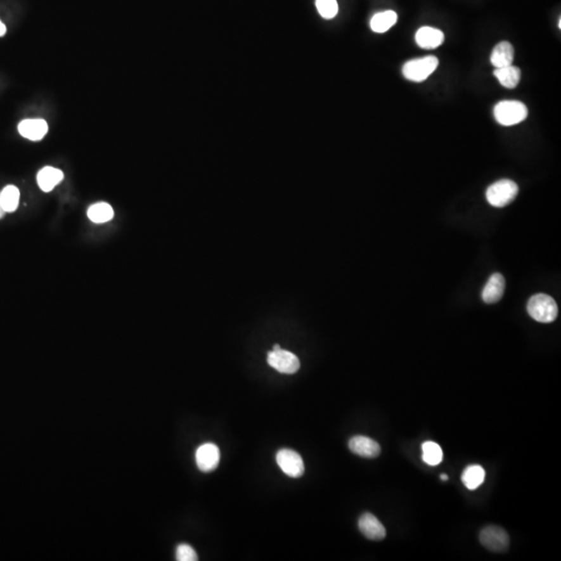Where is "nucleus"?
<instances>
[{
  "mask_svg": "<svg viewBox=\"0 0 561 561\" xmlns=\"http://www.w3.org/2000/svg\"><path fill=\"white\" fill-rule=\"evenodd\" d=\"M54 393L81 419L113 424L144 397V371L128 356H81L57 368Z\"/></svg>",
  "mask_w": 561,
  "mask_h": 561,
  "instance_id": "f257e3e1",
  "label": "nucleus"
},
{
  "mask_svg": "<svg viewBox=\"0 0 561 561\" xmlns=\"http://www.w3.org/2000/svg\"><path fill=\"white\" fill-rule=\"evenodd\" d=\"M191 537V518L157 500H135L110 527V542L119 561H165Z\"/></svg>",
  "mask_w": 561,
  "mask_h": 561,
  "instance_id": "f03ea898",
  "label": "nucleus"
},
{
  "mask_svg": "<svg viewBox=\"0 0 561 561\" xmlns=\"http://www.w3.org/2000/svg\"><path fill=\"white\" fill-rule=\"evenodd\" d=\"M16 101H20V81L0 60V110H10Z\"/></svg>",
  "mask_w": 561,
  "mask_h": 561,
  "instance_id": "7ed1b4c3",
  "label": "nucleus"
},
{
  "mask_svg": "<svg viewBox=\"0 0 561 561\" xmlns=\"http://www.w3.org/2000/svg\"><path fill=\"white\" fill-rule=\"evenodd\" d=\"M16 561H47V559H44V556H22V559Z\"/></svg>",
  "mask_w": 561,
  "mask_h": 561,
  "instance_id": "20e7f679",
  "label": "nucleus"
}]
</instances>
